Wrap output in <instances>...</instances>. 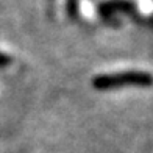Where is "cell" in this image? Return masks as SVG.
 Returning <instances> with one entry per match:
<instances>
[{"mask_svg": "<svg viewBox=\"0 0 153 153\" xmlns=\"http://www.w3.org/2000/svg\"><path fill=\"white\" fill-rule=\"evenodd\" d=\"M153 83V76L147 72H137V71H128V72H117V74H108V75H97L92 85L97 89L108 91L113 88H119L125 85H139V86H149Z\"/></svg>", "mask_w": 153, "mask_h": 153, "instance_id": "6da1fadb", "label": "cell"}, {"mask_svg": "<svg viewBox=\"0 0 153 153\" xmlns=\"http://www.w3.org/2000/svg\"><path fill=\"white\" fill-rule=\"evenodd\" d=\"M8 64H10V58L6 56V55H3L2 52H0V67L8 66Z\"/></svg>", "mask_w": 153, "mask_h": 153, "instance_id": "7a4b0ae2", "label": "cell"}]
</instances>
